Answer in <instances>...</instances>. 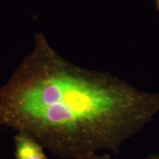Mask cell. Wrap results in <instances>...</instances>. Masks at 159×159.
Here are the masks:
<instances>
[{
    "mask_svg": "<svg viewBox=\"0 0 159 159\" xmlns=\"http://www.w3.org/2000/svg\"><path fill=\"white\" fill-rule=\"evenodd\" d=\"M79 159H111V154L108 152H102V153L94 154Z\"/></svg>",
    "mask_w": 159,
    "mask_h": 159,
    "instance_id": "3957f363",
    "label": "cell"
},
{
    "mask_svg": "<svg viewBox=\"0 0 159 159\" xmlns=\"http://www.w3.org/2000/svg\"><path fill=\"white\" fill-rule=\"evenodd\" d=\"M159 114V92L67 61L42 33L0 87V126L65 159L119 153Z\"/></svg>",
    "mask_w": 159,
    "mask_h": 159,
    "instance_id": "6da1fadb",
    "label": "cell"
},
{
    "mask_svg": "<svg viewBox=\"0 0 159 159\" xmlns=\"http://www.w3.org/2000/svg\"><path fill=\"white\" fill-rule=\"evenodd\" d=\"M147 159H159V155H150V156H148Z\"/></svg>",
    "mask_w": 159,
    "mask_h": 159,
    "instance_id": "277c9868",
    "label": "cell"
},
{
    "mask_svg": "<svg viewBox=\"0 0 159 159\" xmlns=\"http://www.w3.org/2000/svg\"><path fill=\"white\" fill-rule=\"evenodd\" d=\"M13 142L16 159H48L44 152V148L28 135L16 133Z\"/></svg>",
    "mask_w": 159,
    "mask_h": 159,
    "instance_id": "7a4b0ae2",
    "label": "cell"
},
{
    "mask_svg": "<svg viewBox=\"0 0 159 159\" xmlns=\"http://www.w3.org/2000/svg\"><path fill=\"white\" fill-rule=\"evenodd\" d=\"M156 6H157V8H158L159 11V0H156Z\"/></svg>",
    "mask_w": 159,
    "mask_h": 159,
    "instance_id": "5b68a950",
    "label": "cell"
}]
</instances>
